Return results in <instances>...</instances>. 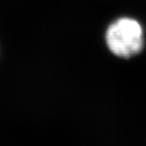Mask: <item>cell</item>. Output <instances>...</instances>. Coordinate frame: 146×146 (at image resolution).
I'll return each instance as SVG.
<instances>
[{
  "label": "cell",
  "instance_id": "obj_1",
  "mask_svg": "<svg viewBox=\"0 0 146 146\" xmlns=\"http://www.w3.org/2000/svg\"><path fill=\"white\" fill-rule=\"evenodd\" d=\"M106 41L113 54L127 59L143 48V29L136 19L121 17L107 28Z\"/></svg>",
  "mask_w": 146,
  "mask_h": 146
}]
</instances>
